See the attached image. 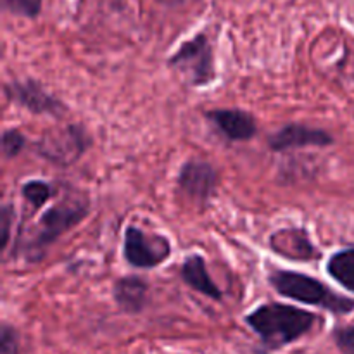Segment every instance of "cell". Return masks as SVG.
Segmentation results:
<instances>
[{
	"mask_svg": "<svg viewBox=\"0 0 354 354\" xmlns=\"http://www.w3.org/2000/svg\"><path fill=\"white\" fill-rule=\"evenodd\" d=\"M245 324L254 330L266 351H279L304 337L317 324V315L290 304L268 303L249 313Z\"/></svg>",
	"mask_w": 354,
	"mask_h": 354,
	"instance_id": "cell-1",
	"label": "cell"
},
{
	"mask_svg": "<svg viewBox=\"0 0 354 354\" xmlns=\"http://www.w3.org/2000/svg\"><path fill=\"white\" fill-rule=\"evenodd\" d=\"M90 203L83 194H71L59 201L55 206L48 207L38 223L30 230V235L24 239L21 251L30 261H40L47 249L66 232L73 230L83 218L88 214Z\"/></svg>",
	"mask_w": 354,
	"mask_h": 354,
	"instance_id": "cell-2",
	"label": "cell"
},
{
	"mask_svg": "<svg viewBox=\"0 0 354 354\" xmlns=\"http://www.w3.org/2000/svg\"><path fill=\"white\" fill-rule=\"evenodd\" d=\"M270 283L280 296L297 303L324 308L334 315H348L354 311L353 297L341 296L318 279L299 272L277 270L270 275Z\"/></svg>",
	"mask_w": 354,
	"mask_h": 354,
	"instance_id": "cell-3",
	"label": "cell"
},
{
	"mask_svg": "<svg viewBox=\"0 0 354 354\" xmlns=\"http://www.w3.org/2000/svg\"><path fill=\"white\" fill-rule=\"evenodd\" d=\"M90 145V137L80 124L52 128L41 135L35 149L37 154L57 166H71L78 161Z\"/></svg>",
	"mask_w": 354,
	"mask_h": 354,
	"instance_id": "cell-4",
	"label": "cell"
},
{
	"mask_svg": "<svg viewBox=\"0 0 354 354\" xmlns=\"http://www.w3.org/2000/svg\"><path fill=\"white\" fill-rule=\"evenodd\" d=\"M169 66L182 73L194 86H206L214 80L213 48L206 35L185 41L169 59Z\"/></svg>",
	"mask_w": 354,
	"mask_h": 354,
	"instance_id": "cell-5",
	"label": "cell"
},
{
	"mask_svg": "<svg viewBox=\"0 0 354 354\" xmlns=\"http://www.w3.org/2000/svg\"><path fill=\"white\" fill-rule=\"evenodd\" d=\"M124 259L135 268H156L171 256V244L162 235H149L142 228L128 227L124 232Z\"/></svg>",
	"mask_w": 354,
	"mask_h": 354,
	"instance_id": "cell-6",
	"label": "cell"
},
{
	"mask_svg": "<svg viewBox=\"0 0 354 354\" xmlns=\"http://www.w3.org/2000/svg\"><path fill=\"white\" fill-rule=\"evenodd\" d=\"M6 95L10 102L24 107L35 114L62 116L66 113L64 104L47 92L35 80H12L6 85Z\"/></svg>",
	"mask_w": 354,
	"mask_h": 354,
	"instance_id": "cell-7",
	"label": "cell"
},
{
	"mask_svg": "<svg viewBox=\"0 0 354 354\" xmlns=\"http://www.w3.org/2000/svg\"><path fill=\"white\" fill-rule=\"evenodd\" d=\"M178 187L194 203L207 204L216 192V169L206 161L185 162L178 173Z\"/></svg>",
	"mask_w": 354,
	"mask_h": 354,
	"instance_id": "cell-8",
	"label": "cell"
},
{
	"mask_svg": "<svg viewBox=\"0 0 354 354\" xmlns=\"http://www.w3.org/2000/svg\"><path fill=\"white\" fill-rule=\"evenodd\" d=\"M330 144H334V137L328 131L297 123L286 124L282 130L275 131L268 138L270 149L275 152L301 147H327Z\"/></svg>",
	"mask_w": 354,
	"mask_h": 354,
	"instance_id": "cell-9",
	"label": "cell"
},
{
	"mask_svg": "<svg viewBox=\"0 0 354 354\" xmlns=\"http://www.w3.org/2000/svg\"><path fill=\"white\" fill-rule=\"evenodd\" d=\"M207 120L223 133L228 140H251L258 131V124L252 114L242 109H214L206 114Z\"/></svg>",
	"mask_w": 354,
	"mask_h": 354,
	"instance_id": "cell-10",
	"label": "cell"
},
{
	"mask_svg": "<svg viewBox=\"0 0 354 354\" xmlns=\"http://www.w3.org/2000/svg\"><path fill=\"white\" fill-rule=\"evenodd\" d=\"M270 245L277 254L297 261H310V259L320 258V252L315 249L308 237L306 230L301 228H282L275 232L270 239Z\"/></svg>",
	"mask_w": 354,
	"mask_h": 354,
	"instance_id": "cell-11",
	"label": "cell"
},
{
	"mask_svg": "<svg viewBox=\"0 0 354 354\" xmlns=\"http://www.w3.org/2000/svg\"><path fill=\"white\" fill-rule=\"evenodd\" d=\"M182 279L190 289L201 292L203 296L211 297L214 301H221V297H223L220 287L214 283L209 272H207L206 259L201 254L187 256L182 265Z\"/></svg>",
	"mask_w": 354,
	"mask_h": 354,
	"instance_id": "cell-12",
	"label": "cell"
},
{
	"mask_svg": "<svg viewBox=\"0 0 354 354\" xmlns=\"http://www.w3.org/2000/svg\"><path fill=\"white\" fill-rule=\"evenodd\" d=\"M149 286L138 277H123L114 283V301L127 313H138L147 304Z\"/></svg>",
	"mask_w": 354,
	"mask_h": 354,
	"instance_id": "cell-13",
	"label": "cell"
},
{
	"mask_svg": "<svg viewBox=\"0 0 354 354\" xmlns=\"http://www.w3.org/2000/svg\"><path fill=\"white\" fill-rule=\"evenodd\" d=\"M327 273L339 286L354 292V248L332 254L327 261Z\"/></svg>",
	"mask_w": 354,
	"mask_h": 354,
	"instance_id": "cell-14",
	"label": "cell"
},
{
	"mask_svg": "<svg viewBox=\"0 0 354 354\" xmlns=\"http://www.w3.org/2000/svg\"><path fill=\"white\" fill-rule=\"evenodd\" d=\"M21 194H23L24 201L31 204L33 209H40L50 201L52 187L47 182H41V180H30L23 185Z\"/></svg>",
	"mask_w": 354,
	"mask_h": 354,
	"instance_id": "cell-15",
	"label": "cell"
},
{
	"mask_svg": "<svg viewBox=\"0 0 354 354\" xmlns=\"http://www.w3.org/2000/svg\"><path fill=\"white\" fill-rule=\"evenodd\" d=\"M24 145H26V138H24V135L21 133L19 130H14V128H10V130L3 131L2 151H3V156H6L7 159H10V158H14V156L19 154V152L24 149Z\"/></svg>",
	"mask_w": 354,
	"mask_h": 354,
	"instance_id": "cell-16",
	"label": "cell"
},
{
	"mask_svg": "<svg viewBox=\"0 0 354 354\" xmlns=\"http://www.w3.org/2000/svg\"><path fill=\"white\" fill-rule=\"evenodd\" d=\"M3 6L16 16L35 17L40 12L41 0H3Z\"/></svg>",
	"mask_w": 354,
	"mask_h": 354,
	"instance_id": "cell-17",
	"label": "cell"
},
{
	"mask_svg": "<svg viewBox=\"0 0 354 354\" xmlns=\"http://www.w3.org/2000/svg\"><path fill=\"white\" fill-rule=\"evenodd\" d=\"M19 334L9 324H2L0 328V354H19Z\"/></svg>",
	"mask_w": 354,
	"mask_h": 354,
	"instance_id": "cell-18",
	"label": "cell"
},
{
	"mask_svg": "<svg viewBox=\"0 0 354 354\" xmlns=\"http://www.w3.org/2000/svg\"><path fill=\"white\" fill-rule=\"evenodd\" d=\"M334 342L342 354H354V325L335 328Z\"/></svg>",
	"mask_w": 354,
	"mask_h": 354,
	"instance_id": "cell-19",
	"label": "cell"
},
{
	"mask_svg": "<svg viewBox=\"0 0 354 354\" xmlns=\"http://www.w3.org/2000/svg\"><path fill=\"white\" fill-rule=\"evenodd\" d=\"M0 220H2V235H3V249L9 248V237H10V223H12V209H10L9 204L2 207V213H0Z\"/></svg>",
	"mask_w": 354,
	"mask_h": 354,
	"instance_id": "cell-20",
	"label": "cell"
}]
</instances>
